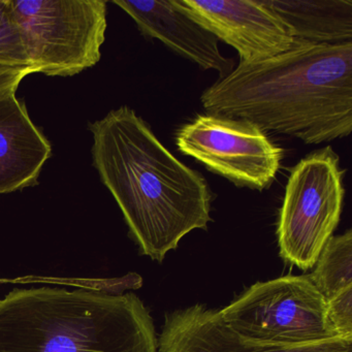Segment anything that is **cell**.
<instances>
[{
	"label": "cell",
	"mask_w": 352,
	"mask_h": 352,
	"mask_svg": "<svg viewBox=\"0 0 352 352\" xmlns=\"http://www.w3.org/2000/svg\"><path fill=\"white\" fill-rule=\"evenodd\" d=\"M92 160L141 254L162 261L183 238L207 230L213 195L205 177L170 153L133 109L90 123Z\"/></svg>",
	"instance_id": "1"
},
{
	"label": "cell",
	"mask_w": 352,
	"mask_h": 352,
	"mask_svg": "<svg viewBox=\"0 0 352 352\" xmlns=\"http://www.w3.org/2000/svg\"><path fill=\"white\" fill-rule=\"evenodd\" d=\"M201 102L207 114L244 119L307 145L344 139L352 131V43L296 40L277 56L239 63Z\"/></svg>",
	"instance_id": "2"
},
{
	"label": "cell",
	"mask_w": 352,
	"mask_h": 352,
	"mask_svg": "<svg viewBox=\"0 0 352 352\" xmlns=\"http://www.w3.org/2000/svg\"><path fill=\"white\" fill-rule=\"evenodd\" d=\"M0 352H158V336L133 292L17 288L0 298Z\"/></svg>",
	"instance_id": "3"
},
{
	"label": "cell",
	"mask_w": 352,
	"mask_h": 352,
	"mask_svg": "<svg viewBox=\"0 0 352 352\" xmlns=\"http://www.w3.org/2000/svg\"><path fill=\"white\" fill-rule=\"evenodd\" d=\"M219 311L241 339L263 345L290 347L339 338L327 317V298L309 275L256 282Z\"/></svg>",
	"instance_id": "4"
},
{
	"label": "cell",
	"mask_w": 352,
	"mask_h": 352,
	"mask_svg": "<svg viewBox=\"0 0 352 352\" xmlns=\"http://www.w3.org/2000/svg\"><path fill=\"white\" fill-rule=\"evenodd\" d=\"M34 74L72 77L94 67L106 40L104 0H9Z\"/></svg>",
	"instance_id": "5"
},
{
	"label": "cell",
	"mask_w": 352,
	"mask_h": 352,
	"mask_svg": "<svg viewBox=\"0 0 352 352\" xmlns=\"http://www.w3.org/2000/svg\"><path fill=\"white\" fill-rule=\"evenodd\" d=\"M345 170L331 146L308 154L290 170L277 222L280 256L313 269L343 211Z\"/></svg>",
	"instance_id": "6"
},
{
	"label": "cell",
	"mask_w": 352,
	"mask_h": 352,
	"mask_svg": "<svg viewBox=\"0 0 352 352\" xmlns=\"http://www.w3.org/2000/svg\"><path fill=\"white\" fill-rule=\"evenodd\" d=\"M175 142L209 172L252 190L273 184L283 158V150L254 123L207 113L181 126Z\"/></svg>",
	"instance_id": "7"
},
{
	"label": "cell",
	"mask_w": 352,
	"mask_h": 352,
	"mask_svg": "<svg viewBox=\"0 0 352 352\" xmlns=\"http://www.w3.org/2000/svg\"><path fill=\"white\" fill-rule=\"evenodd\" d=\"M218 41L238 51L240 63L277 56L294 47L281 20L265 0H173Z\"/></svg>",
	"instance_id": "8"
},
{
	"label": "cell",
	"mask_w": 352,
	"mask_h": 352,
	"mask_svg": "<svg viewBox=\"0 0 352 352\" xmlns=\"http://www.w3.org/2000/svg\"><path fill=\"white\" fill-rule=\"evenodd\" d=\"M160 352H352V341L337 339L309 345H263L236 336L219 310L203 304L166 312L158 336Z\"/></svg>",
	"instance_id": "9"
},
{
	"label": "cell",
	"mask_w": 352,
	"mask_h": 352,
	"mask_svg": "<svg viewBox=\"0 0 352 352\" xmlns=\"http://www.w3.org/2000/svg\"><path fill=\"white\" fill-rule=\"evenodd\" d=\"M112 3L135 21L144 36L160 41L201 69L217 72L220 79L234 71V60L221 54L218 38L177 8L173 0H114Z\"/></svg>",
	"instance_id": "10"
},
{
	"label": "cell",
	"mask_w": 352,
	"mask_h": 352,
	"mask_svg": "<svg viewBox=\"0 0 352 352\" xmlns=\"http://www.w3.org/2000/svg\"><path fill=\"white\" fill-rule=\"evenodd\" d=\"M52 146L16 94L0 98V195L38 184Z\"/></svg>",
	"instance_id": "11"
},
{
	"label": "cell",
	"mask_w": 352,
	"mask_h": 352,
	"mask_svg": "<svg viewBox=\"0 0 352 352\" xmlns=\"http://www.w3.org/2000/svg\"><path fill=\"white\" fill-rule=\"evenodd\" d=\"M294 40L352 43V0H265Z\"/></svg>",
	"instance_id": "12"
},
{
	"label": "cell",
	"mask_w": 352,
	"mask_h": 352,
	"mask_svg": "<svg viewBox=\"0 0 352 352\" xmlns=\"http://www.w3.org/2000/svg\"><path fill=\"white\" fill-rule=\"evenodd\" d=\"M315 265L309 277L327 300L352 286V230L331 236Z\"/></svg>",
	"instance_id": "13"
},
{
	"label": "cell",
	"mask_w": 352,
	"mask_h": 352,
	"mask_svg": "<svg viewBox=\"0 0 352 352\" xmlns=\"http://www.w3.org/2000/svg\"><path fill=\"white\" fill-rule=\"evenodd\" d=\"M0 67L30 69L34 72L9 0H0Z\"/></svg>",
	"instance_id": "14"
},
{
	"label": "cell",
	"mask_w": 352,
	"mask_h": 352,
	"mask_svg": "<svg viewBox=\"0 0 352 352\" xmlns=\"http://www.w3.org/2000/svg\"><path fill=\"white\" fill-rule=\"evenodd\" d=\"M327 300V317L341 339L352 341V286Z\"/></svg>",
	"instance_id": "15"
},
{
	"label": "cell",
	"mask_w": 352,
	"mask_h": 352,
	"mask_svg": "<svg viewBox=\"0 0 352 352\" xmlns=\"http://www.w3.org/2000/svg\"><path fill=\"white\" fill-rule=\"evenodd\" d=\"M32 74L34 72L30 69L0 67V98L8 94H16L24 78Z\"/></svg>",
	"instance_id": "16"
}]
</instances>
